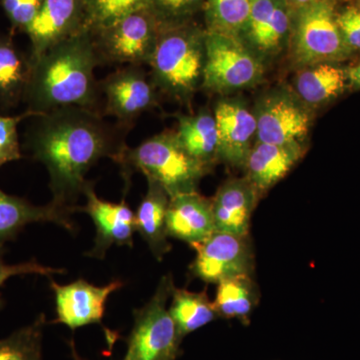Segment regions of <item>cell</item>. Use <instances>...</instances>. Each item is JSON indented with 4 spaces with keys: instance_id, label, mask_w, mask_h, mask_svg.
<instances>
[{
    "instance_id": "obj_29",
    "label": "cell",
    "mask_w": 360,
    "mask_h": 360,
    "mask_svg": "<svg viewBox=\"0 0 360 360\" xmlns=\"http://www.w3.org/2000/svg\"><path fill=\"white\" fill-rule=\"evenodd\" d=\"M46 324L44 314L33 323L0 340V360H42L41 342Z\"/></svg>"
},
{
    "instance_id": "obj_4",
    "label": "cell",
    "mask_w": 360,
    "mask_h": 360,
    "mask_svg": "<svg viewBox=\"0 0 360 360\" xmlns=\"http://www.w3.org/2000/svg\"><path fill=\"white\" fill-rule=\"evenodd\" d=\"M115 161L125 176L130 172H141L169 198L198 191L201 179L210 170L186 153L174 131L155 135L134 148L125 146Z\"/></svg>"
},
{
    "instance_id": "obj_33",
    "label": "cell",
    "mask_w": 360,
    "mask_h": 360,
    "mask_svg": "<svg viewBox=\"0 0 360 360\" xmlns=\"http://www.w3.org/2000/svg\"><path fill=\"white\" fill-rule=\"evenodd\" d=\"M44 0H2V6L14 28L23 32L39 13Z\"/></svg>"
},
{
    "instance_id": "obj_31",
    "label": "cell",
    "mask_w": 360,
    "mask_h": 360,
    "mask_svg": "<svg viewBox=\"0 0 360 360\" xmlns=\"http://www.w3.org/2000/svg\"><path fill=\"white\" fill-rule=\"evenodd\" d=\"M28 116H37L32 111L18 116L0 115V167L21 158L18 124Z\"/></svg>"
},
{
    "instance_id": "obj_2",
    "label": "cell",
    "mask_w": 360,
    "mask_h": 360,
    "mask_svg": "<svg viewBox=\"0 0 360 360\" xmlns=\"http://www.w3.org/2000/svg\"><path fill=\"white\" fill-rule=\"evenodd\" d=\"M32 65L25 90L28 111L39 116L66 108L96 110L99 84L94 68L101 63L94 34L89 30L84 28L53 45Z\"/></svg>"
},
{
    "instance_id": "obj_30",
    "label": "cell",
    "mask_w": 360,
    "mask_h": 360,
    "mask_svg": "<svg viewBox=\"0 0 360 360\" xmlns=\"http://www.w3.org/2000/svg\"><path fill=\"white\" fill-rule=\"evenodd\" d=\"M205 4V0H151L149 8L160 25H176L193 21Z\"/></svg>"
},
{
    "instance_id": "obj_23",
    "label": "cell",
    "mask_w": 360,
    "mask_h": 360,
    "mask_svg": "<svg viewBox=\"0 0 360 360\" xmlns=\"http://www.w3.org/2000/svg\"><path fill=\"white\" fill-rule=\"evenodd\" d=\"M175 134L186 153L206 167L210 169L219 160V134L214 115L210 111L179 116Z\"/></svg>"
},
{
    "instance_id": "obj_27",
    "label": "cell",
    "mask_w": 360,
    "mask_h": 360,
    "mask_svg": "<svg viewBox=\"0 0 360 360\" xmlns=\"http://www.w3.org/2000/svg\"><path fill=\"white\" fill-rule=\"evenodd\" d=\"M32 70L30 58L16 51L11 40L0 39V98L13 101L25 92Z\"/></svg>"
},
{
    "instance_id": "obj_8",
    "label": "cell",
    "mask_w": 360,
    "mask_h": 360,
    "mask_svg": "<svg viewBox=\"0 0 360 360\" xmlns=\"http://www.w3.org/2000/svg\"><path fill=\"white\" fill-rule=\"evenodd\" d=\"M160 32V23L150 8L129 14L110 27L92 33L99 63L149 65Z\"/></svg>"
},
{
    "instance_id": "obj_34",
    "label": "cell",
    "mask_w": 360,
    "mask_h": 360,
    "mask_svg": "<svg viewBox=\"0 0 360 360\" xmlns=\"http://www.w3.org/2000/svg\"><path fill=\"white\" fill-rule=\"evenodd\" d=\"M341 35L352 53L360 51V6H349L338 13Z\"/></svg>"
},
{
    "instance_id": "obj_7",
    "label": "cell",
    "mask_w": 360,
    "mask_h": 360,
    "mask_svg": "<svg viewBox=\"0 0 360 360\" xmlns=\"http://www.w3.org/2000/svg\"><path fill=\"white\" fill-rule=\"evenodd\" d=\"M264 73V61L240 39L206 32L201 87L217 94H229L255 86Z\"/></svg>"
},
{
    "instance_id": "obj_28",
    "label": "cell",
    "mask_w": 360,
    "mask_h": 360,
    "mask_svg": "<svg viewBox=\"0 0 360 360\" xmlns=\"http://www.w3.org/2000/svg\"><path fill=\"white\" fill-rule=\"evenodd\" d=\"M150 4L151 0H84V28L94 34Z\"/></svg>"
},
{
    "instance_id": "obj_37",
    "label": "cell",
    "mask_w": 360,
    "mask_h": 360,
    "mask_svg": "<svg viewBox=\"0 0 360 360\" xmlns=\"http://www.w3.org/2000/svg\"><path fill=\"white\" fill-rule=\"evenodd\" d=\"M70 347L71 350V356H72L73 360H85L78 354L77 348H75V343L73 340H70Z\"/></svg>"
},
{
    "instance_id": "obj_26",
    "label": "cell",
    "mask_w": 360,
    "mask_h": 360,
    "mask_svg": "<svg viewBox=\"0 0 360 360\" xmlns=\"http://www.w3.org/2000/svg\"><path fill=\"white\" fill-rule=\"evenodd\" d=\"M255 0H205L206 32L239 39Z\"/></svg>"
},
{
    "instance_id": "obj_5",
    "label": "cell",
    "mask_w": 360,
    "mask_h": 360,
    "mask_svg": "<svg viewBox=\"0 0 360 360\" xmlns=\"http://www.w3.org/2000/svg\"><path fill=\"white\" fill-rule=\"evenodd\" d=\"M291 58L297 68L338 63L352 56L341 35L335 0H321L292 11Z\"/></svg>"
},
{
    "instance_id": "obj_22",
    "label": "cell",
    "mask_w": 360,
    "mask_h": 360,
    "mask_svg": "<svg viewBox=\"0 0 360 360\" xmlns=\"http://www.w3.org/2000/svg\"><path fill=\"white\" fill-rule=\"evenodd\" d=\"M169 200V195L160 184L148 181V193L134 213L135 231L141 234L153 257L160 262L172 250L167 231Z\"/></svg>"
},
{
    "instance_id": "obj_36",
    "label": "cell",
    "mask_w": 360,
    "mask_h": 360,
    "mask_svg": "<svg viewBox=\"0 0 360 360\" xmlns=\"http://www.w3.org/2000/svg\"><path fill=\"white\" fill-rule=\"evenodd\" d=\"M321 1V0H286L288 6L291 11H295L302 7L309 6V4H315V2Z\"/></svg>"
},
{
    "instance_id": "obj_21",
    "label": "cell",
    "mask_w": 360,
    "mask_h": 360,
    "mask_svg": "<svg viewBox=\"0 0 360 360\" xmlns=\"http://www.w3.org/2000/svg\"><path fill=\"white\" fill-rule=\"evenodd\" d=\"M300 70L293 80L295 96L309 110L333 103L349 86L347 68L336 63H319Z\"/></svg>"
},
{
    "instance_id": "obj_13",
    "label": "cell",
    "mask_w": 360,
    "mask_h": 360,
    "mask_svg": "<svg viewBox=\"0 0 360 360\" xmlns=\"http://www.w3.org/2000/svg\"><path fill=\"white\" fill-rule=\"evenodd\" d=\"M49 278L58 315L53 323L65 324L72 330L89 324L101 326L108 297L124 285L120 279L96 286L82 278L65 285L56 283L51 277Z\"/></svg>"
},
{
    "instance_id": "obj_10",
    "label": "cell",
    "mask_w": 360,
    "mask_h": 360,
    "mask_svg": "<svg viewBox=\"0 0 360 360\" xmlns=\"http://www.w3.org/2000/svg\"><path fill=\"white\" fill-rule=\"evenodd\" d=\"M257 141L265 143L303 144L310 129L309 108L288 91L267 94L257 104Z\"/></svg>"
},
{
    "instance_id": "obj_6",
    "label": "cell",
    "mask_w": 360,
    "mask_h": 360,
    "mask_svg": "<svg viewBox=\"0 0 360 360\" xmlns=\"http://www.w3.org/2000/svg\"><path fill=\"white\" fill-rule=\"evenodd\" d=\"M174 288L172 274H167L151 300L134 310V328L122 360H176L179 356L184 338L167 309Z\"/></svg>"
},
{
    "instance_id": "obj_17",
    "label": "cell",
    "mask_w": 360,
    "mask_h": 360,
    "mask_svg": "<svg viewBox=\"0 0 360 360\" xmlns=\"http://www.w3.org/2000/svg\"><path fill=\"white\" fill-rule=\"evenodd\" d=\"M260 194L246 179H231L212 198L215 231L250 236V220Z\"/></svg>"
},
{
    "instance_id": "obj_20",
    "label": "cell",
    "mask_w": 360,
    "mask_h": 360,
    "mask_svg": "<svg viewBox=\"0 0 360 360\" xmlns=\"http://www.w3.org/2000/svg\"><path fill=\"white\" fill-rule=\"evenodd\" d=\"M305 149L303 144H252L245 168V177L257 189L260 195L276 186L302 160Z\"/></svg>"
},
{
    "instance_id": "obj_19",
    "label": "cell",
    "mask_w": 360,
    "mask_h": 360,
    "mask_svg": "<svg viewBox=\"0 0 360 360\" xmlns=\"http://www.w3.org/2000/svg\"><path fill=\"white\" fill-rule=\"evenodd\" d=\"M73 212V208L63 207L53 202L35 206L0 189V248H4L6 241L15 239L26 225L34 222H52L66 231L75 232L77 226L70 219Z\"/></svg>"
},
{
    "instance_id": "obj_15",
    "label": "cell",
    "mask_w": 360,
    "mask_h": 360,
    "mask_svg": "<svg viewBox=\"0 0 360 360\" xmlns=\"http://www.w3.org/2000/svg\"><path fill=\"white\" fill-rule=\"evenodd\" d=\"M84 30V0H44L25 32L32 41L30 60L53 45Z\"/></svg>"
},
{
    "instance_id": "obj_24",
    "label": "cell",
    "mask_w": 360,
    "mask_h": 360,
    "mask_svg": "<svg viewBox=\"0 0 360 360\" xmlns=\"http://www.w3.org/2000/svg\"><path fill=\"white\" fill-rule=\"evenodd\" d=\"M214 304L219 317L250 323V316L259 300L257 284L251 276L232 277L217 284Z\"/></svg>"
},
{
    "instance_id": "obj_11",
    "label": "cell",
    "mask_w": 360,
    "mask_h": 360,
    "mask_svg": "<svg viewBox=\"0 0 360 360\" xmlns=\"http://www.w3.org/2000/svg\"><path fill=\"white\" fill-rule=\"evenodd\" d=\"M104 96V115L129 124L158 103L156 86L139 66L116 70L98 85Z\"/></svg>"
},
{
    "instance_id": "obj_32",
    "label": "cell",
    "mask_w": 360,
    "mask_h": 360,
    "mask_svg": "<svg viewBox=\"0 0 360 360\" xmlns=\"http://www.w3.org/2000/svg\"><path fill=\"white\" fill-rule=\"evenodd\" d=\"M4 248H0V288H1L2 284L6 283L7 279L13 276L39 274V276L51 277L54 274H65V269L44 266V265L39 264L35 259L22 262V264H7L4 260ZM2 305H4V302H2L1 295H0V309H1Z\"/></svg>"
},
{
    "instance_id": "obj_1",
    "label": "cell",
    "mask_w": 360,
    "mask_h": 360,
    "mask_svg": "<svg viewBox=\"0 0 360 360\" xmlns=\"http://www.w3.org/2000/svg\"><path fill=\"white\" fill-rule=\"evenodd\" d=\"M37 117L28 146L49 172L51 202L75 208L73 203L89 184L85 176L90 168L103 158L115 161L125 146L101 115L89 108H61Z\"/></svg>"
},
{
    "instance_id": "obj_16",
    "label": "cell",
    "mask_w": 360,
    "mask_h": 360,
    "mask_svg": "<svg viewBox=\"0 0 360 360\" xmlns=\"http://www.w3.org/2000/svg\"><path fill=\"white\" fill-rule=\"evenodd\" d=\"M213 115L219 134V160L243 169L257 136L255 113L238 99H222Z\"/></svg>"
},
{
    "instance_id": "obj_3",
    "label": "cell",
    "mask_w": 360,
    "mask_h": 360,
    "mask_svg": "<svg viewBox=\"0 0 360 360\" xmlns=\"http://www.w3.org/2000/svg\"><path fill=\"white\" fill-rule=\"evenodd\" d=\"M206 30L193 21L160 25L153 58L151 80L180 103H187L201 87L205 65Z\"/></svg>"
},
{
    "instance_id": "obj_25",
    "label": "cell",
    "mask_w": 360,
    "mask_h": 360,
    "mask_svg": "<svg viewBox=\"0 0 360 360\" xmlns=\"http://www.w3.org/2000/svg\"><path fill=\"white\" fill-rule=\"evenodd\" d=\"M170 298L172 303L168 309L182 338L207 326L219 317L206 290L191 292L174 286Z\"/></svg>"
},
{
    "instance_id": "obj_38",
    "label": "cell",
    "mask_w": 360,
    "mask_h": 360,
    "mask_svg": "<svg viewBox=\"0 0 360 360\" xmlns=\"http://www.w3.org/2000/svg\"><path fill=\"white\" fill-rule=\"evenodd\" d=\"M359 6H360V0H359Z\"/></svg>"
},
{
    "instance_id": "obj_35",
    "label": "cell",
    "mask_w": 360,
    "mask_h": 360,
    "mask_svg": "<svg viewBox=\"0 0 360 360\" xmlns=\"http://www.w3.org/2000/svg\"><path fill=\"white\" fill-rule=\"evenodd\" d=\"M348 85L354 89H360V63L347 68Z\"/></svg>"
},
{
    "instance_id": "obj_9",
    "label": "cell",
    "mask_w": 360,
    "mask_h": 360,
    "mask_svg": "<svg viewBox=\"0 0 360 360\" xmlns=\"http://www.w3.org/2000/svg\"><path fill=\"white\" fill-rule=\"evenodd\" d=\"M196 257L189 266L191 278L219 284L240 276H252L255 255L250 236L215 231L202 243L193 246Z\"/></svg>"
},
{
    "instance_id": "obj_12",
    "label": "cell",
    "mask_w": 360,
    "mask_h": 360,
    "mask_svg": "<svg viewBox=\"0 0 360 360\" xmlns=\"http://www.w3.org/2000/svg\"><path fill=\"white\" fill-rule=\"evenodd\" d=\"M292 11L286 0H255L239 39L265 61L290 45Z\"/></svg>"
},
{
    "instance_id": "obj_14",
    "label": "cell",
    "mask_w": 360,
    "mask_h": 360,
    "mask_svg": "<svg viewBox=\"0 0 360 360\" xmlns=\"http://www.w3.org/2000/svg\"><path fill=\"white\" fill-rule=\"evenodd\" d=\"M84 194L86 205L75 206L73 210L87 213L96 225L94 246L87 255L103 259L106 251L112 245L131 248L134 246L135 217L129 205L124 200L112 203L101 200L90 182L85 187Z\"/></svg>"
},
{
    "instance_id": "obj_18",
    "label": "cell",
    "mask_w": 360,
    "mask_h": 360,
    "mask_svg": "<svg viewBox=\"0 0 360 360\" xmlns=\"http://www.w3.org/2000/svg\"><path fill=\"white\" fill-rule=\"evenodd\" d=\"M167 231L169 238L184 241L191 248L205 241L215 232L212 200L198 191L170 198Z\"/></svg>"
}]
</instances>
